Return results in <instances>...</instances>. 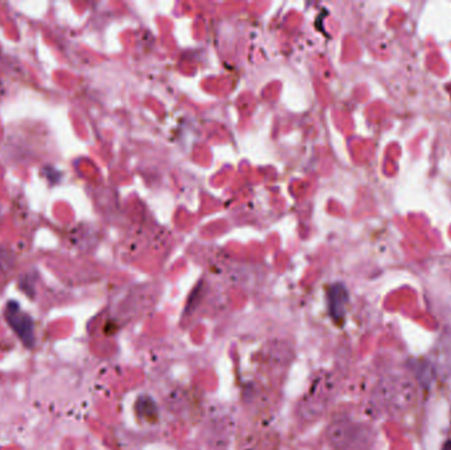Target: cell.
<instances>
[{
	"mask_svg": "<svg viewBox=\"0 0 451 450\" xmlns=\"http://www.w3.org/2000/svg\"><path fill=\"white\" fill-rule=\"evenodd\" d=\"M137 411L140 412L142 418L144 419H148L149 421H152V419L157 418V408L154 406V401L151 399H147V398H140L137 401Z\"/></svg>",
	"mask_w": 451,
	"mask_h": 450,
	"instance_id": "277c9868",
	"label": "cell"
},
{
	"mask_svg": "<svg viewBox=\"0 0 451 450\" xmlns=\"http://www.w3.org/2000/svg\"><path fill=\"white\" fill-rule=\"evenodd\" d=\"M347 292L345 286L337 284L333 286L328 291V308H330V315L335 321H342L345 316V308L347 304Z\"/></svg>",
	"mask_w": 451,
	"mask_h": 450,
	"instance_id": "3957f363",
	"label": "cell"
},
{
	"mask_svg": "<svg viewBox=\"0 0 451 450\" xmlns=\"http://www.w3.org/2000/svg\"><path fill=\"white\" fill-rule=\"evenodd\" d=\"M330 442L338 449L363 448L369 442V432L366 428L349 422H335L328 430Z\"/></svg>",
	"mask_w": 451,
	"mask_h": 450,
	"instance_id": "6da1fadb",
	"label": "cell"
},
{
	"mask_svg": "<svg viewBox=\"0 0 451 450\" xmlns=\"http://www.w3.org/2000/svg\"><path fill=\"white\" fill-rule=\"evenodd\" d=\"M6 316L11 327L16 332V334L19 336L21 341L27 346H32L35 342V333H33V324L30 316L23 313L16 303H10L7 305Z\"/></svg>",
	"mask_w": 451,
	"mask_h": 450,
	"instance_id": "7a4b0ae2",
	"label": "cell"
}]
</instances>
